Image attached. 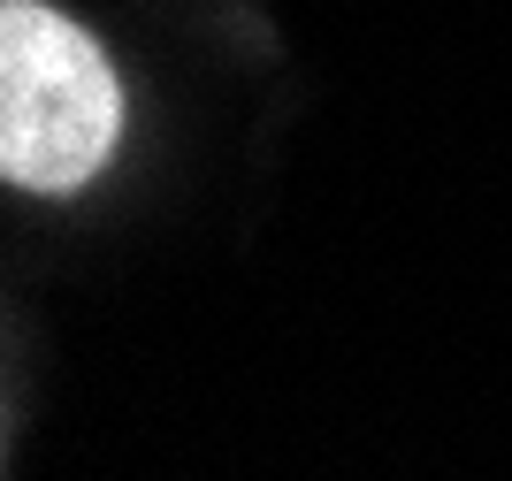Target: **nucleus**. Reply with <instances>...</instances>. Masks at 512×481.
Segmentation results:
<instances>
[{
  "label": "nucleus",
  "mask_w": 512,
  "mask_h": 481,
  "mask_svg": "<svg viewBox=\"0 0 512 481\" xmlns=\"http://www.w3.org/2000/svg\"><path fill=\"white\" fill-rule=\"evenodd\" d=\"M123 130V84L107 54L39 0L0 8V176L16 191L92 184Z\"/></svg>",
  "instance_id": "obj_1"
}]
</instances>
